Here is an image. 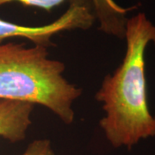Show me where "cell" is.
<instances>
[{
	"mask_svg": "<svg viewBox=\"0 0 155 155\" xmlns=\"http://www.w3.org/2000/svg\"><path fill=\"white\" fill-rule=\"evenodd\" d=\"M96 21L92 9L85 0H71L67 10L55 21L41 25L26 26L5 21L0 18V46L11 38H23L34 45L49 48L53 38L65 31L87 30Z\"/></svg>",
	"mask_w": 155,
	"mask_h": 155,
	"instance_id": "3957f363",
	"label": "cell"
},
{
	"mask_svg": "<svg viewBox=\"0 0 155 155\" xmlns=\"http://www.w3.org/2000/svg\"><path fill=\"white\" fill-rule=\"evenodd\" d=\"M20 155H56L52 143L48 139L35 140Z\"/></svg>",
	"mask_w": 155,
	"mask_h": 155,
	"instance_id": "52a82bcc",
	"label": "cell"
},
{
	"mask_svg": "<svg viewBox=\"0 0 155 155\" xmlns=\"http://www.w3.org/2000/svg\"><path fill=\"white\" fill-rule=\"evenodd\" d=\"M34 107L28 103L0 100V137L11 142H18L26 138L32 124Z\"/></svg>",
	"mask_w": 155,
	"mask_h": 155,
	"instance_id": "277c9868",
	"label": "cell"
},
{
	"mask_svg": "<svg viewBox=\"0 0 155 155\" xmlns=\"http://www.w3.org/2000/svg\"><path fill=\"white\" fill-rule=\"evenodd\" d=\"M67 0H0V7L11 3H19L26 7L41 9L47 12H51L54 8L62 5ZM90 1V0H85Z\"/></svg>",
	"mask_w": 155,
	"mask_h": 155,
	"instance_id": "8992f818",
	"label": "cell"
},
{
	"mask_svg": "<svg viewBox=\"0 0 155 155\" xmlns=\"http://www.w3.org/2000/svg\"><path fill=\"white\" fill-rule=\"evenodd\" d=\"M96 20L99 23L100 31L111 36L124 39L127 13L137 5L122 7L115 0H90Z\"/></svg>",
	"mask_w": 155,
	"mask_h": 155,
	"instance_id": "5b68a950",
	"label": "cell"
},
{
	"mask_svg": "<svg viewBox=\"0 0 155 155\" xmlns=\"http://www.w3.org/2000/svg\"><path fill=\"white\" fill-rule=\"evenodd\" d=\"M63 62L50 59L48 48L8 42L0 46V100L43 106L71 125L73 104L82 90L64 77Z\"/></svg>",
	"mask_w": 155,
	"mask_h": 155,
	"instance_id": "7a4b0ae2",
	"label": "cell"
},
{
	"mask_svg": "<svg viewBox=\"0 0 155 155\" xmlns=\"http://www.w3.org/2000/svg\"><path fill=\"white\" fill-rule=\"evenodd\" d=\"M124 39L127 48L122 64L106 75L95 96L105 113L100 127L116 148H131L140 140L155 136L145 75V53L150 43L155 45V24L143 12L128 17Z\"/></svg>",
	"mask_w": 155,
	"mask_h": 155,
	"instance_id": "6da1fadb",
	"label": "cell"
}]
</instances>
